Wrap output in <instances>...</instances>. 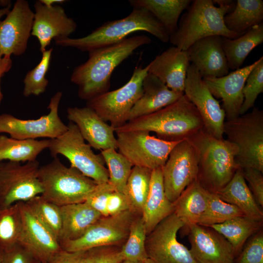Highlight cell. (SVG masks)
<instances>
[{
	"label": "cell",
	"instance_id": "6da1fadb",
	"mask_svg": "<svg viewBox=\"0 0 263 263\" xmlns=\"http://www.w3.org/2000/svg\"><path fill=\"white\" fill-rule=\"evenodd\" d=\"M151 42L149 37L138 35L89 52L88 59L76 67L71 76L78 86V96L88 101L108 92L115 68L138 48Z\"/></svg>",
	"mask_w": 263,
	"mask_h": 263
},
{
	"label": "cell",
	"instance_id": "d6a6232c",
	"mask_svg": "<svg viewBox=\"0 0 263 263\" xmlns=\"http://www.w3.org/2000/svg\"><path fill=\"white\" fill-rule=\"evenodd\" d=\"M50 139H17L0 135V162H27L36 160L38 154L48 149Z\"/></svg>",
	"mask_w": 263,
	"mask_h": 263
},
{
	"label": "cell",
	"instance_id": "c3c4849f",
	"mask_svg": "<svg viewBox=\"0 0 263 263\" xmlns=\"http://www.w3.org/2000/svg\"><path fill=\"white\" fill-rule=\"evenodd\" d=\"M86 250L69 252L62 249L46 263H85Z\"/></svg>",
	"mask_w": 263,
	"mask_h": 263
},
{
	"label": "cell",
	"instance_id": "8fae6325",
	"mask_svg": "<svg viewBox=\"0 0 263 263\" xmlns=\"http://www.w3.org/2000/svg\"><path fill=\"white\" fill-rule=\"evenodd\" d=\"M39 167L37 160L23 165L0 162V208L26 202L41 194L42 188L38 177Z\"/></svg>",
	"mask_w": 263,
	"mask_h": 263
},
{
	"label": "cell",
	"instance_id": "cb8c5ba5",
	"mask_svg": "<svg viewBox=\"0 0 263 263\" xmlns=\"http://www.w3.org/2000/svg\"><path fill=\"white\" fill-rule=\"evenodd\" d=\"M190 64L187 51L173 46L156 56L148 64V73L155 75L169 89L184 93Z\"/></svg>",
	"mask_w": 263,
	"mask_h": 263
},
{
	"label": "cell",
	"instance_id": "2e32d148",
	"mask_svg": "<svg viewBox=\"0 0 263 263\" xmlns=\"http://www.w3.org/2000/svg\"><path fill=\"white\" fill-rule=\"evenodd\" d=\"M184 94L199 113L203 129L216 138H223L225 111L210 92L197 69L191 64L187 71Z\"/></svg>",
	"mask_w": 263,
	"mask_h": 263
},
{
	"label": "cell",
	"instance_id": "ab89813d",
	"mask_svg": "<svg viewBox=\"0 0 263 263\" xmlns=\"http://www.w3.org/2000/svg\"><path fill=\"white\" fill-rule=\"evenodd\" d=\"M100 154L108 168L109 182L116 190L124 193L133 166L125 156L117 152L116 149L103 150Z\"/></svg>",
	"mask_w": 263,
	"mask_h": 263
},
{
	"label": "cell",
	"instance_id": "74e56055",
	"mask_svg": "<svg viewBox=\"0 0 263 263\" xmlns=\"http://www.w3.org/2000/svg\"><path fill=\"white\" fill-rule=\"evenodd\" d=\"M19 202L0 208V247L3 250L18 244L22 229Z\"/></svg>",
	"mask_w": 263,
	"mask_h": 263
},
{
	"label": "cell",
	"instance_id": "6f0895ef",
	"mask_svg": "<svg viewBox=\"0 0 263 263\" xmlns=\"http://www.w3.org/2000/svg\"></svg>",
	"mask_w": 263,
	"mask_h": 263
},
{
	"label": "cell",
	"instance_id": "30bf717a",
	"mask_svg": "<svg viewBox=\"0 0 263 263\" xmlns=\"http://www.w3.org/2000/svg\"><path fill=\"white\" fill-rule=\"evenodd\" d=\"M117 149L132 165L151 170L162 168L179 142H169L145 131L116 132Z\"/></svg>",
	"mask_w": 263,
	"mask_h": 263
},
{
	"label": "cell",
	"instance_id": "277c9868",
	"mask_svg": "<svg viewBox=\"0 0 263 263\" xmlns=\"http://www.w3.org/2000/svg\"><path fill=\"white\" fill-rule=\"evenodd\" d=\"M140 31L152 35L163 42L169 41V36L161 23L149 11L140 7H133L127 17L108 21L85 37L58 38L54 40L57 45L89 52L118 43L129 35Z\"/></svg>",
	"mask_w": 263,
	"mask_h": 263
},
{
	"label": "cell",
	"instance_id": "11a10c76",
	"mask_svg": "<svg viewBox=\"0 0 263 263\" xmlns=\"http://www.w3.org/2000/svg\"><path fill=\"white\" fill-rule=\"evenodd\" d=\"M143 263H154V262L151 259L148 258L143 262Z\"/></svg>",
	"mask_w": 263,
	"mask_h": 263
},
{
	"label": "cell",
	"instance_id": "ac0fdd59",
	"mask_svg": "<svg viewBox=\"0 0 263 263\" xmlns=\"http://www.w3.org/2000/svg\"><path fill=\"white\" fill-rule=\"evenodd\" d=\"M187 227L189 250L197 263H234L233 249L221 234L210 227L197 224Z\"/></svg>",
	"mask_w": 263,
	"mask_h": 263
},
{
	"label": "cell",
	"instance_id": "8992f818",
	"mask_svg": "<svg viewBox=\"0 0 263 263\" xmlns=\"http://www.w3.org/2000/svg\"><path fill=\"white\" fill-rule=\"evenodd\" d=\"M38 177L41 195L60 207L85 202L98 185L76 169L63 165L57 157L39 167Z\"/></svg>",
	"mask_w": 263,
	"mask_h": 263
},
{
	"label": "cell",
	"instance_id": "f35d334b",
	"mask_svg": "<svg viewBox=\"0 0 263 263\" xmlns=\"http://www.w3.org/2000/svg\"><path fill=\"white\" fill-rule=\"evenodd\" d=\"M147 235L142 216L138 215L133 220L127 239L121 248L123 260L143 262L148 258L145 248Z\"/></svg>",
	"mask_w": 263,
	"mask_h": 263
},
{
	"label": "cell",
	"instance_id": "ffe728a7",
	"mask_svg": "<svg viewBox=\"0 0 263 263\" xmlns=\"http://www.w3.org/2000/svg\"><path fill=\"white\" fill-rule=\"evenodd\" d=\"M259 61L258 59L252 64L234 70L224 76L203 78L214 97L222 99L226 120L240 115V111L244 101L243 89L248 75Z\"/></svg>",
	"mask_w": 263,
	"mask_h": 263
},
{
	"label": "cell",
	"instance_id": "e0dca14e",
	"mask_svg": "<svg viewBox=\"0 0 263 263\" xmlns=\"http://www.w3.org/2000/svg\"><path fill=\"white\" fill-rule=\"evenodd\" d=\"M34 19L28 2L18 0L5 19L0 20V51L3 56H20L25 52Z\"/></svg>",
	"mask_w": 263,
	"mask_h": 263
},
{
	"label": "cell",
	"instance_id": "d590c367",
	"mask_svg": "<svg viewBox=\"0 0 263 263\" xmlns=\"http://www.w3.org/2000/svg\"><path fill=\"white\" fill-rule=\"evenodd\" d=\"M152 170L133 166L128 178L124 193L131 209L141 214L148 195Z\"/></svg>",
	"mask_w": 263,
	"mask_h": 263
},
{
	"label": "cell",
	"instance_id": "9c48e42d",
	"mask_svg": "<svg viewBox=\"0 0 263 263\" xmlns=\"http://www.w3.org/2000/svg\"><path fill=\"white\" fill-rule=\"evenodd\" d=\"M149 65L135 68L129 81L122 87L107 92L87 102L104 121L109 122L115 129L128 121L130 113L143 94V80L148 73Z\"/></svg>",
	"mask_w": 263,
	"mask_h": 263
},
{
	"label": "cell",
	"instance_id": "9a60e30c",
	"mask_svg": "<svg viewBox=\"0 0 263 263\" xmlns=\"http://www.w3.org/2000/svg\"><path fill=\"white\" fill-rule=\"evenodd\" d=\"M162 170L166 196L173 203L184 189L197 178V154L187 139L179 142L174 147Z\"/></svg>",
	"mask_w": 263,
	"mask_h": 263
},
{
	"label": "cell",
	"instance_id": "7402d4cb",
	"mask_svg": "<svg viewBox=\"0 0 263 263\" xmlns=\"http://www.w3.org/2000/svg\"><path fill=\"white\" fill-rule=\"evenodd\" d=\"M67 118L77 127L84 139L91 147L103 150L117 149L114 130L104 121L92 109L84 107H69Z\"/></svg>",
	"mask_w": 263,
	"mask_h": 263
},
{
	"label": "cell",
	"instance_id": "44dd1931",
	"mask_svg": "<svg viewBox=\"0 0 263 263\" xmlns=\"http://www.w3.org/2000/svg\"><path fill=\"white\" fill-rule=\"evenodd\" d=\"M34 7L31 35L38 38L42 53L53 39L69 37L76 30L75 22L67 16L62 7L56 5L47 7L38 0Z\"/></svg>",
	"mask_w": 263,
	"mask_h": 263
},
{
	"label": "cell",
	"instance_id": "db71d44e",
	"mask_svg": "<svg viewBox=\"0 0 263 263\" xmlns=\"http://www.w3.org/2000/svg\"><path fill=\"white\" fill-rule=\"evenodd\" d=\"M4 250L0 247V263H2Z\"/></svg>",
	"mask_w": 263,
	"mask_h": 263
},
{
	"label": "cell",
	"instance_id": "8d00e7d4",
	"mask_svg": "<svg viewBox=\"0 0 263 263\" xmlns=\"http://www.w3.org/2000/svg\"><path fill=\"white\" fill-rule=\"evenodd\" d=\"M25 203L59 242L62 228L60 207L48 201L41 195L34 197Z\"/></svg>",
	"mask_w": 263,
	"mask_h": 263
},
{
	"label": "cell",
	"instance_id": "5b68a950",
	"mask_svg": "<svg viewBox=\"0 0 263 263\" xmlns=\"http://www.w3.org/2000/svg\"><path fill=\"white\" fill-rule=\"evenodd\" d=\"M198 159L197 179L208 191L216 193L230 181L239 168L237 147L224 138L218 139L203 128L187 139Z\"/></svg>",
	"mask_w": 263,
	"mask_h": 263
},
{
	"label": "cell",
	"instance_id": "9f6ffc18",
	"mask_svg": "<svg viewBox=\"0 0 263 263\" xmlns=\"http://www.w3.org/2000/svg\"><path fill=\"white\" fill-rule=\"evenodd\" d=\"M3 61V56L0 51V66H1Z\"/></svg>",
	"mask_w": 263,
	"mask_h": 263
},
{
	"label": "cell",
	"instance_id": "ba28073f",
	"mask_svg": "<svg viewBox=\"0 0 263 263\" xmlns=\"http://www.w3.org/2000/svg\"><path fill=\"white\" fill-rule=\"evenodd\" d=\"M67 130L59 137L50 139L48 148L52 157L58 154L65 157L71 166L98 184L109 182L108 169L104 165L101 154H95L85 142L77 127L70 122Z\"/></svg>",
	"mask_w": 263,
	"mask_h": 263
},
{
	"label": "cell",
	"instance_id": "4316f807",
	"mask_svg": "<svg viewBox=\"0 0 263 263\" xmlns=\"http://www.w3.org/2000/svg\"><path fill=\"white\" fill-rule=\"evenodd\" d=\"M62 228L59 243L76 240L102 216L86 202L60 207Z\"/></svg>",
	"mask_w": 263,
	"mask_h": 263
},
{
	"label": "cell",
	"instance_id": "4dcf8cb0",
	"mask_svg": "<svg viewBox=\"0 0 263 263\" xmlns=\"http://www.w3.org/2000/svg\"><path fill=\"white\" fill-rule=\"evenodd\" d=\"M133 7L144 8L151 13L163 26L169 36L177 30L182 12L188 8L190 0H130Z\"/></svg>",
	"mask_w": 263,
	"mask_h": 263
},
{
	"label": "cell",
	"instance_id": "1f68e13d",
	"mask_svg": "<svg viewBox=\"0 0 263 263\" xmlns=\"http://www.w3.org/2000/svg\"><path fill=\"white\" fill-rule=\"evenodd\" d=\"M263 20L262 0H237L233 9L224 17L227 29L240 35L263 23Z\"/></svg>",
	"mask_w": 263,
	"mask_h": 263
},
{
	"label": "cell",
	"instance_id": "816d5d0a",
	"mask_svg": "<svg viewBox=\"0 0 263 263\" xmlns=\"http://www.w3.org/2000/svg\"><path fill=\"white\" fill-rule=\"evenodd\" d=\"M11 7V5L5 7L3 8L0 9V19L1 17L4 16L5 15H7L10 11V8Z\"/></svg>",
	"mask_w": 263,
	"mask_h": 263
},
{
	"label": "cell",
	"instance_id": "83f0119b",
	"mask_svg": "<svg viewBox=\"0 0 263 263\" xmlns=\"http://www.w3.org/2000/svg\"><path fill=\"white\" fill-rule=\"evenodd\" d=\"M216 194L223 201L237 207L250 219L263 221V213L238 168L230 181Z\"/></svg>",
	"mask_w": 263,
	"mask_h": 263
},
{
	"label": "cell",
	"instance_id": "7dc6e473",
	"mask_svg": "<svg viewBox=\"0 0 263 263\" xmlns=\"http://www.w3.org/2000/svg\"><path fill=\"white\" fill-rule=\"evenodd\" d=\"M3 250L2 263H41L19 244Z\"/></svg>",
	"mask_w": 263,
	"mask_h": 263
},
{
	"label": "cell",
	"instance_id": "7a4b0ae2",
	"mask_svg": "<svg viewBox=\"0 0 263 263\" xmlns=\"http://www.w3.org/2000/svg\"><path fill=\"white\" fill-rule=\"evenodd\" d=\"M235 2L227 0H194L181 17L176 31L169 36L174 46L187 51L196 41L218 36L234 39L240 35L226 27L224 17L234 8Z\"/></svg>",
	"mask_w": 263,
	"mask_h": 263
},
{
	"label": "cell",
	"instance_id": "7bdbcfd3",
	"mask_svg": "<svg viewBox=\"0 0 263 263\" xmlns=\"http://www.w3.org/2000/svg\"><path fill=\"white\" fill-rule=\"evenodd\" d=\"M248 75L243 89L244 101L240 114L242 115L254 106L258 95L263 92V56Z\"/></svg>",
	"mask_w": 263,
	"mask_h": 263
},
{
	"label": "cell",
	"instance_id": "484cf974",
	"mask_svg": "<svg viewBox=\"0 0 263 263\" xmlns=\"http://www.w3.org/2000/svg\"><path fill=\"white\" fill-rule=\"evenodd\" d=\"M173 211V203L169 200L165 193L162 168L153 169L149 192L142 213L147 234Z\"/></svg>",
	"mask_w": 263,
	"mask_h": 263
},
{
	"label": "cell",
	"instance_id": "681fc988",
	"mask_svg": "<svg viewBox=\"0 0 263 263\" xmlns=\"http://www.w3.org/2000/svg\"><path fill=\"white\" fill-rule=\"evenodd\" d=\"M11 66L12 60L10 57L3 56V61L0 66V103L3 96L0 89V79L3 75L10 69Z\"/></svg>",
	"mask_w": 263,
	"mask_h": 263
},
{
	"label": "cell",
	"instance_id": "60d3db41",
	"mask_svg": "<svg viewBox=\"0 0 263 263\" xmlns=\"http://www.w3.org/2000/svg\"><path fill=\"white\" fill-rule=\"evenodd\" d=\"M241 216L244 215L237 207L223 201L216 194L209 192L207 206L197 224L210 226Z\"/></svg>",
	"mask_w": 263,
	"mask_h": 263
},
{
	"label": "cell",
	"instance_id": "52a82bcc",
	"mask_svg": "<svg viewBox=\"0 0 263 263\" xmlns=\"http://www.w3.org/2000/svg\"><path fill=\"white\" fill-rule=\"evenodd\" d=\"M238 149L239 168H253L263 172V111L258 108L224 125V135Z\"/></svg>",
	"mask_w": 263,
	"mask_h": 263
},
{
	"label": "cell",
	"instance_id": "f546056e",
	"mask_svg": "<svg viewBox=\"0 0 263 263\" xmlns=\"http://www.w3.org/2000/svg\"><path fill=\"white\" fill-rule=\"evenodd\" d=\"M263 42V23L252 27L236 38L222 37V47L229 69L240 68L250 52Z\"/></svg>",
	"mask_w": 263,
	"mask_h": 263
},
{
	"label": "cell",
	"instance_id": "603a6c76",
	"mask_svg": "<svg viewBox=\"0 0 263 263\" xmlns=\"http://www.w3.org/2000/svg\"><path fill=\"white\" fill-rule=\"evenodd\" d=\"M222 37L212 36L201 38L187 49L189 61L203 78L224 76L229 73V67L224 51Z\"/></svg>",
	"mask_w": 263,
	"mask_h": 263
},
{
	"label": "cell",
	"instance_id": "f5cc1de1",
	"mask_svg": "<svg viewBox=\"0 0 263 263\" xmlns=\"http://www.w3.org/2000/svg\"><path fill=\"white\" fill-rule=\"evenodd\" d=\"M120 263H143L142 262H134L129 260H123Z\"/></svg>",
	"mask_w": 263,
	"mask_h": 263
},
{
	"label": "cell",
	"instance_id": "ee69618b",
	"mask_svg": "<svg viewBox=\"0 0 263 263\" xmlns=\"http://www.w3.org/2000/svg\"><path fill=\"white\" fill-rule=\"evenodd\" d=\"M234 263H263V228L247 240Z\"/></svg>",
	"mask_w": 263,
	"mask_h": 263
},
{
	"label": "cell",
	"instance_id": "4fadbf2b",
	"mask_svg": "<svg viewBox=\"0 0 263 263\" xmlns=\"http://www.w3.org/2000/svg\"><path fill=\"white\" fill-rule=\"evenodd\" d=\"M185 223L172 213L147 235L145 248L154 263H197L189 249L180 243L178 231Z\"/></svg>",
	"mask_w": 263,
	"mask_h": 263
},
{
	"label": "cell",
	"instance_id": "d4e9b609",
	"mask_svg": "<svg viewBox=\"0 0 263 263\" xmlns=\"http://www.w3.org/2000/svg\"><path fill=\"white\" fill-rule=\"evenodd\" d=\"M142 87V95L131 110L128 121L156 112L174 103L184 94L169 89L157 77L148 73L143 80Z\"/></svg>",
	"mask_w": 263,
	"mask_h": 263
},
{
	"label": "cell",
	"instance_id": "7c38bea8",
	"mask_svg": "<svg viewBox=\"0 0 263 263\" xmlns=\"http://www.w3.org/2000/svg\"><path fill=\"white\" fill-rule=\"evenodd\" d=\"M138 215L140 214L128 209L116 215L102 216L79 238L59 244L62 249L69 252L103 246H122L127 239L133 220Z\"/></svg>",
	"mask_w": 263,
	"mask_h": 263
},
{
	"label": "cell",
	"instance_id": "bcb514c9",
	"mask_svg": "<svg viewBox=\"0 0 263 263\" xmlns=\"http://www.w3.org/2000/svg\"><path fill=\"white\" fill-rule=\"evenodd\" d=\"M243 176L249 184L251 190L257 204L263 206V175L253 168L242 169Z\"/></svg>",
	"mask_w": 263,
	"mask_h": 263
},
{
	"label": "cell",
	"instance_id": "f6af8a7d",
	"mask_svg": "<svg viewBox=\"0 0 263 263\" xmlns=\"http://www.w3.org/2000/svg\"><path fill=\"white\" fill-rule=\"evenodd\" d=\"M121 246H103L86 250L85 263H120Z\"/></svg>",
	"mask_w": 263,
	"mask_h": 263
},
{
	"label": "cell",
	"instance_id": "5bb4252c",
	"mask_svg": "<svg viewBox=\"0 0 263 263\" xmlns=\"http://www.w3.org/2000/svg\"><path fill=\"white\" fill-rule=\"evenodd\" d=\"M62 93L57 92L51 99L49 113L36 119L24 120L7 113L0 115V133H6L17 139L56 138L68 129L58 115Z\"/></svg>",
	"mask_w": 263,
	"mask_h": 263
},
{
	"label": "cell",
	"instance_id": "b9f144b4",
	"mask_svg": "<svg viewBox=\"0 0 263 263\" xmlns=\"http://www.w3.org/2000/svg\"><path fill=\"white\" fill-rule=\"evenodd\" d=\"M52 51L51 48L43 52L39 63L27 73L23 80L24 96L39 95L45 91L49 83L45 75L50 66Z\"/></svg>",
	"mask_w": 263,
	"mask_h": 263
},
{
	"label": "cell",
	"instance_id": "836d02e7",
	"mask_svg": "<svg viewBox=\"0 0 263 263\" xmlns=\"http://www.w3.org/2000/svg\"><path fill=\"white\" fill-rule=\"evenodd\" d=\"M208 227L219 232L228 241L236 258L247 240L263 228V221L241 216Z\"/></svg>",
	"mask_w": 263,
	"mask_h": 263
},
{
	"label": "cell",
	"instance_id": "f907efd6",
	"mask_svg": "<svg viewBox=\"0 0 263 263\" xmlns=\"http://www.w3.org/2000/svg\"><path fill=\"white\" fill-rule=\"evenodd\" d=\"M39 1L47 7H51L55 3H62L65 0H40Z\"/></svg>",
	"mask_w": 263,
	"mask_h": 263
},
{
	"label": "cell",
	"instance_id": "3957f363",
	"mask_svg": "<svg viewBox=\"0 0 263 263\" xmlns=\"http://www.w3.org/2000/svg\"><path fill=\"white\" fill-rule=\"evenodd\" d=\"M204 128L194 105L184 94L174 103L152 113L128 121L114 132L145 131L169 142L188 139Z\"/></svg>",
	"mask_w": 263,
	"mask_h": 263
},
{
	"label": "cell",
	"instance_id": "e575fe53",
	"mask_svg": "<svg viewBox=\"0 0 263 263\" xmlns=\"http://www.w3.org/2000/svg\"><path fill=\"white\" fill-rule=\"evenodd\" d=\"M85 202L103 217L131 209L125 195L116 190L109 182L98 184Z\"/></svg>",
	"mask_w": 263,
	"mask_h": 263
},
{
	"label": "cell",
	"instance_id": "f1b7e54d",
	"mask_svg": "<svg viewBox=\"0 0 263 263\" xmlns=\"http://www.w3.org/2000/svg\"><path fill=\"white\" fill-rule=\"evenodd\" d=\"M209 192L197 179L189 185L173 203V213L185 226L197 224L207 206Z\"/></svg>",
	"mask_w": 263,
	"mask_h": 263
},
{
	"label": "cell",
	"instance_id": "d6986e66",
	"mask_svg": "<svg viewBox=\"0 0 263 263\" xmlns=\"http://www.w3.org/2000/svg\"><path fill=\"white\" fill-rule=\"evenodd\" d=\"M22 229L18 244L41 263H46L62 250L57 239L34 215L25 202H19Z\"/></svg>",
	"mask_w": 263,
	"mask_h": 263
}]
</instances>
